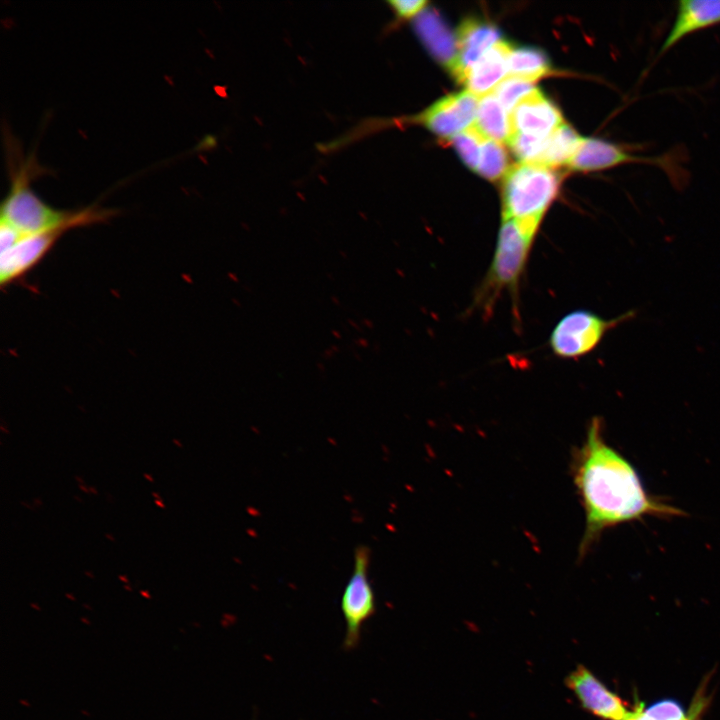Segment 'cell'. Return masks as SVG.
<instances>
[{"label": "cell", "mask_w": 720, "mask_h": 720, "mask_svg": "<svg viewBox=\"0 0 720 720\" xmlns=\"http://www.w3.org/2000/svg\"><path fill=\"white\" fill-rule=\"evenodd\" d=\"M124 588H125L126 590H128L129 592H132V588H131L129 585L125 584V585H124Z\"/></svg>", "instance_id": "d590c367"}, {"label": "cell", "mask_w": 720, "mask_h": 720, "mask_svg": "<svg viewBox=\"0 0 720 720\" xmlns=\"http://www.w3.org/2000/svg\"><path fill=\"white\" fill-rule=\"evenodd\" d=\"M30 606L33 607V608L36 609V610H40V607L37 606V605L34 604V603H31Z\"/></svg>", "instance_id": "e575fe53"}, {"label": "cell", "mask_w": 720, "mask_h": 720, "mask_svg": "<svg viewBox=\"0 0 720 720\" xmlns=\"http://www.w3.org/2000/svg\"><path fill=\"white\" fill-rule=\"evenodd\" d=\"M85 574L88 575V576L91 577V578H94V575H93L91 572H89V571H85Z\"/></svg>", "instance_id": "8d00e7d4"}, {"label": "cell", "mask_w": 720, "mask_h": 720, "mask_svg": "<svg viewBox=\"0 0 720 720\" xmlns=\"http://www.w3.org/2000/svg\"><path fill=\"white\" fill-rule=\"evenodd\" d=\"M512 47L499 40L468 70L463 79L467 91L481 97L492 92L508 76V56Z\"/></svg>", "instance_id": "9a60e30c"}, {"label": "cell", "mask_w": 720, "mask_h": 720, "mask_svg": "<svg viewBox=\"0 0 720 720\" xmlns=\"http://www.w3.org/2000/svg\"><path fill=\"white\" fill-rule=\"evenodd\" d=\"M472 125L486 138L501 143L507 142L511 133L509 113L493 92L479 97Z\"/></svg>", "instance_id": "2e32d148"}, {"label": "cell", "mask_w": 720, "mask_h": 720, "mask_svg": "<svg viewBox=\"0 0 720 720\" xmlns=\"http://www.w3.org/2000/svg\"><path fill=\"white\" fill-rule=\"evenodd\" d=\"M558 188L559 177L552 169L532 163L513 165L502 187V219L540 226Z\"/></svg>", "instance_id": "277c9868"}, {"label": "cell", "mask_w": 720, "mask_h": 720, "mask_svg": "<svg viewBox=\"0 0 720 720\" xmlns=\"http://www.w3.org/2000/svg\"><path fill=\"white\" fill-rule=\"evenodd\" d=\"M707 684V679L702 681L688 709L674 699H662L645 706L636 698L626 720H703L711 700L707 693Z\"/></svg>", "instance_id": "5bb4252c"}, {"label": "cell", "mask_w": 720, "mask_h": 720, "mask_svg": "<svg viewBox=\"0 0 720 720\" xmlns=\"http://www.w3.org/2000/svg\"><path fill=\"white\" fill-rule=\"evenodd\" d=\"M79 488L85 493H90L89 488H87L84 484H79Z\"/></svg>", "instance_id": "484cf974"}, {"label": "cell", "mask_w": 720, "mask_h": 720, "mask_svg": "<svg viewBox=\"0 0 720 720\" xmlns=\"http://www.w3.org/2000/svg\"><path fill=\"white\" fill-rule=\"evenodd\" d=\"M582 707L602 720H626L631 709L587 667L578 665L566 678Z\"/></svg>", "instance_id": "52a82bcc"}, {"label": "cell", "mask_w": 720, "mask_h": 720, "mask_svg": "<svg viewBox=\"0 0 720 720\" xmlns=\"http://www.w3.org/2000/svg\"><path fill=\"white\" fill-rule=\"evenodd\" d=\"M143 476H144V478H146L149 482H154V479H153V477H152L151 475H149V474H147V473H144Z\"/></svg>", "instance_id": "4316f807"}, {"label": "cell", "mask_w": 720, "mask_h": 720, "mask_svg": "<svg viewBox=\"0 0 720 720\" xmlns=\"http://www.w3.org/2000/svg\"><path fill=\"white\" fill-rule=\"evenodd\" d=\"M456 37L458 61L452 74L462 82L474 63L500 40V33L493 24L470 18L459 26Z\"/></svg>", "instance_id": "7c38bea8"}, {"label": "cell", "mask_w": 720, "mask_h": 720, "mask_svg": "<svg viewBox=\"0 0 720 720\" xmlns=\"http://www.w3.org/2000/svg\"><path fill=\"white\" fill-rule=\"evenodd\" d=\"M633 316L634 312L628 311L618 317L606 319L586 309L571 311L553 327L548 346L560 359H579L594 351L610 330Z\"/></svg>", "instance_id": "5b68a950"}, {"label": "cell", "mask_w": 720, "mask_h": 720, "mask_svg": "<svg viewBox=\"0 0 720 720\" xmlns=\"http://www.w3.org/2000/svg\"><path fill=\"white\" fill-rule=\"evenodd\" d=\"M508 157L501 142L485 138L476 172L488 180H496L507 172Z\"/></svg>", "instance_id": "d6986e66"}, {"label": "cell", "mask_w": 720, "mask_h": 720, "mask_svg": "<svg viewBox=\"0 0 720 720\" xmlns=\"http://www.w3.org/2000/svg\"><path fill=\"white\" fill-rule=\"evenodd\" d=\"M390 8L394 12L396 18L410 19L416 18L424 9H426L427 1L425 0H389L387 1Z\"/></svg>", "instance_id": "603a6c76"}, {"label": "cell", "mask_w": 720, "mask_h": 720, "mask_svg": "<svg viewBox=\"0 0 720 720\" xmlns=\"http://www.w3.org/2000/svg\"><path fill=\"white\" fill-rule=\"evenodd\" d=\"M546 138L514 132L510 134L507 143L520 163H533L540 154Z\"/></svg>", "instance_id": "7402d4cb"}, {"label": "cell", "mask_w": 720, "mask_h": 720, "mask_svg": "<svg viewBox=\"0 0 720 720\" xmlns=\"http://www.w3.org/2000/svg\"><path fill=\"white\" fill-rule=\"evenodd\" d=\"M67 230L58 229L23 236L14 246L1 252L0 284L4 288L22 280L54 247Z\"/></svg>", "instance_id": "ba28073f"}, {"label": "cell", "mask_w": 720, "mask_h": 720, "mask_svg": "<svg viewBox=\"0 0 720 720\" xmlns=\"http://www.w3.org/2000/svg\"><path fill=\"white\" fill-rule=\"evenodd\" d=\"M536 87L533 82L515 77L507 76L492 91L506 111L510 113L513 108Z\"/></svg>", "instance_id": "ffe728a7"}, {"label": "cell", "mask_w": 720, "mask_h": 720, "mask_svg": "<svg viewBox=\"0 0 720 720\" xmlns=\"http://www.w3.org/2000/svg\"><path fill=\"white\" fill-rule=\"evenodd\" d=\"M537 231L514 219H502L489 267L474 291L469 308L487 319L503 293L512 302L514 321L520 323V290L527 272Z\"/></svg>", "instance_id": "3957f363"}, {"label": "cell", "mask_w": 720, "mask_h": 720, "mask_svg": "<svg viewBox=\"0 0 720 720\" xmlns=\"http://www.w3.org/2000/svg\"><path fill=\"white\" fill-rule=\"evenodd\" d=\"M353 571L341 597V611L345 621L343 649L358 647L363 625L376 612V598L369 579L371 551L366 545H358L353 555Z\"/></svg>", "instance_id": "8992f818"}, {"label": "cell", "mask_w": 720, "mask_h": 720, "mask_svg": "<svg viewBox=\"0 0 720 720\" xmlns=\"http://www.w3.org/2000/svg\"><path fill=\"white\" fill-rule=\"evenodd\" d=\"M152 495L156 498V500H162L161 496L158 493L152 492Z\"/></svg>", "instance_id": "f546056e"}, {"label": "cell", "mask_w": 720, "mask_h": 720, "mask_svg": "<svg viewBox=\"0 0 720 720\" xmlns=\"http://www.w3.org/2000/svg\"><path fill=\"white\" fill-rule=\"evenodd\" d=\"M81 621H83V622H85V623H88V624L90 623L89 620H87V619H85V618H81Z\"/></svg>", "instance_id": "74e56055"}, {"label": "cell", "mask_w": 720, "mask_h": 720, "mask_svg": "<svg viewBox=\"0 0 720 720\" xmlns=\"http://www.w3.org/2000/svg\"><path fill=\"white\" fill-rule=\"evenodd\" d=\"M485 138L473 125L452 138L461 159L472 170L476 171L478 167Z\"/></svg>", "instance_id": "44dd1931"}, {"label": "cell", "mask_w": 720, "mask_h": 720, "mask_svg": "<svg viewBox=\"0 0 720 720\" xmlns=\"http://www.w3.org/2000/svg\"><path fill=\"white\" fill-rule=\"evenodd\" d=\"M105 536H106V538H108V539L111 540V541H114V540H115L114 537H113L111 534H109V533H106Z\"/></svg>", "instance_id": "d6a6232c"}, {"label": "cell", "mask_w": 720, "mask_h": 720, "mask_svg": "<svg viewBox=\"0 0 720 720\" xmlns=\"http://www.w3.org/2000/svg\"><path fill=\"white\" fill-rule=\"evenodd\" d=\"M550 71L546 55L536 48H512L508 56V76L534 82Z\"/></svg>", "instance_id": "ac0fdd59"}, {"label": "cell", "mask_w": 720, "mask_h": 720, "mask_svg": "<svg viewBox=\"0 0 720 720\" xmlns=\"http://www.w3.org/2000/svg\"><path fill=\"white\" fill-rule=\"evenodd\" d=\"M154 503H155L157 506L161 507V508H165V507H166L165 504H164V502H163V500H154Z\"/></svg>", "instance_id": "cb8c5ba5"}, {"label": "cell", "mask_w": 720, "mask_h": 720, "mask_svg": "<svg viewBox=\"0 0 720 720\" xmlns=\"http://www.w3.org/2000/svg\"><path fill=\"white\" fill-rule=\"evenodd\" d=\"M65 596L68 597L69 599L75 600V597L69 593H66Z\"/></svg>", "instance_id": "836d02e7"}, {"label": "cell", "mask_w": 720, "mask_h": 720, "mask_svg": "<svg viewBox=\"0 0 720 720\" xmlns=\"http://www.w3.org/2000/svg\"><path fill=\"white\" fill-rule=\"evenodd\" d=\"M582 137L566 123L558 126L547 136L544 146L532 164L546 168L568 165L576 152Z\"/></svg>", "instance_id": "e0dca14e"}, {"label": "cell", "mask_w": 720, "mask_h": 720, "mask_svg": "<svg viewBox=\"0 0 720 720\" xmlns=\"http://www.w3.org/2000/svg\"><path fill=\"white\" fill-rule=\"evenodd\" d=\"M75 479H76L78 482H80L81 484H85V481H84L81 477L75 476Z\"/></svg>", "instance_id": "1f68e13d"}, {"label": "cell", "mask_w": 720, "mask_h": 720, "mask_svg": "<svg viewBox=\"0 0 720 720\" xmlns=\"http://www.w3.org/2000/svg\"><path fill=\"white\" fill-rule=\"evenodd\" d=\"M414 26L432 56L452 73L458 61V43L443 18L426 8L414 19Z\"/></svg>", "instance_id": "4fadbf2b"}, {"label": "cell", "mask_w": 720, "mask_h": 720, "mask_svg": "<svg viewBox=\"0 0 720 720\" xmlns=\"http://www.w3.org/2000/svg\"><path fill=\"white\" fill-rule=\"evenodd\" d=\"M570 473L585 516L579 559L608 529L646 517L671 519L686 515L646 490L634 465L605 439L601 417L590 420L584 440L573 449Z\"/></svg>", "instance_id": "6da1fadb"}, {"label": "cell", "mask_w": 720, "mask_h": 720, "mask_svg": "<svg viewBox=\"0 0 720 720\" xmlns=\"http://www.w3.org/2000/svg\"><path fill=\"white\" fill-rule=\"evenodd\" d=\"M173 443H174L175 445H177L179 448H182V444H181L178 440L173 439Z\"/></svg>", "instance_id": "4dcf8cb0"}, {"label": "cell", "mask_w": 720, "mask_h": 720, "mask_svg": "<svg viewBox=\"0 0 720 720\" xmlns=\"http://www.w3.org/2000/svg\"><path fill=\"white\" fill-rule=\"evenodd\" d=\"M9 151L10 187L1 204V219L23 236L46 231L87 227L105 223L118 214L117 210L91 205L78 210L56 209L44 202L33 190V180L41 174L33 156L17 157L15 145Z\"/></svg>", "instance_id": "7a4b0ae2"}, {"label": "cell", "mask_w": 720, "mask_h": 720, "mask_svg": "<svg viewBox=\"0 0 720 720\" xmlns=\"http://www.w3.org/2000/svg\"><path fill=\"white\" fill-rule=\"evenodd\" d=\"M628 163L655 164L654 156H641L624 146L601 138L582 137L581 142L568 163L577 171H599Z\"/></svg>", "instance_id": "9c48e42d"}, {"label": "cell", "mask_w": 720, "mask_h": 720, "mask_svg": "<svg viewBox=\"0 0 720 720\" xmlns=\"http://www.w3.org/2000/svg\"><path fill=\"white\" fill-rule=\"evenodd\" d=\"M89 491L92 492L93 494H96V495L98 494L97 490L93 486L89 487Z\"/></svg>", "instance_id": "f1b7e54d"}, {"label": "cell", "mask_w": 720, "mask_h": 720, "mask_svg": "<svg viewBox=\"0 0 720 720\" xmlns=\"http://www.w3.org/2000/svg\"><path fill=\"white\" fill-rule=\"evenodd\" d=\"M509 118L511 133L538 137H547L564 123L559 109L537 88L513 108Z\"/></svg>", "instance_id": "30bf717a"}, {"label": "cell", "mask_w": 720, "mask_h": 720, "mask_svg": "<svg viewBox=\"0 0 720 720\" xmlns=\"http://www.w3.org/2000/svg\"><path fill=\"white\" fill-rule=\"evenodd\" d=\"M140 594H141L143 597L147 598V599H150V598H151V595H150V593H149L148 591H143V590H142V591H140Z\"/></svg>", "instance_id": "d4e9b609"}, {"label": "cell", "mask_w": 720, "mask_h": 720, "mask_svg": "<svg viewBox=\"0 0 720 720\" xmlns=\"http://www.w3.org/2000/svg\"><path fill=\"white\" fill-rule=\"evenodd\" d=\"M718 24H720V0L679 1L674 21L659 48L658 56L685 37Z\"/></svg>", "instance_id": "8fae6325"}, {"label": "cell", "mask_w": 720, "mask_h": 720, "mask_svg": "<svg viewBox=\"0 0 720 720\" xmlns=\"http://www.w3.org/2000/svg\"><path fill=\"white\" fill-rule=\"evenodd\" d=\"M118 577H119V579H120L121 581H123V582L126 583V584L129 582V580H128V578H127L126 576L119 575Z\"/></svg>", "instance_id": "83f0119b"}]
</instances>
